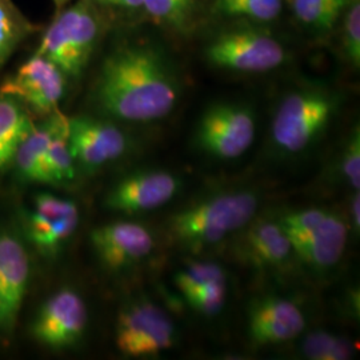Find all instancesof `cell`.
Wrapping results in <instances>:
<instances>
[{
    "label": "cell",
    "instance_id": "cell-7",
    "mask_svg": "<svg viewBox=\"0 0 360 360\" xmlns=\"http://www.w3.org/2000/svg\"><path fill=\"white\" fill-rule=\"evenodd\" d=\"M175 340V324L163 309L150 300L129 303L117 316L116 347L126 356H155L172 347Z\"/></svg>",
    "mask_w": 360,
    "mask_h": 360
},
{
    "label": "cell",
    "instance_id": "cell-14",
    "mask_svg": "<svg viewBox=\"0 0 360 360\" xmlns=\"http://www.w3.org/2000/svg\"><path fill=\"white\" fill-rule=\"evenodd\" d=\"M306 328L302 309L281 296L254 300L248 309V334L257 345H279L297 338Z\"/></svg>",
    "mask_w": 360,
    "mask_h": 360
},
{
    "label": "cell",
    "instance_id": "cell-26",
    "mask_svg": "<svg viewBox=\"0 0 360 360\" xmlns=\"http://www.w3.org/2000/svg\"><path fill=\"white\" fill-rule=\"evenodd\" d=\"M303 352L309 359L343 360L349 358L352 349L347 340L319 331L304 340Z\"/></svg>",
    "mask_w": 360,
    "mask_h": 360
},
{
    "label": "cell",
    "instance_id": "cell-20",
    "mask_svg": "<svg viewBox=\"0 0 360 360\" xmlns=\"http://www.w3.org/2000/svg\"><path fill=\"white\" fill-rule=\"evenodd\" d=\"M142 8L159 26L186 34L195 20L198 0H144Z\"/></svg>",
    "mask_w": 360,
    "mask_h": 360
},
{
    "label": "cell",
    "instance_id": "cell-19",
    "mask_svg": "<svg viewBox=\"0 0 360 360\" xmlns=\"http://www.w3.org/2000/svg\"><path fill=\"white\" fill-rule=\"evenodd\" d=\"M77 226L79 215L51 219L31 212L27 218V233L32 243L43 251H53L65 245L77 231Z\"/></svg>",
    "mask_w": 360,
    "mask_h": 360
},
{
    "label": "cell",
    "instance_id": "cell-27",
    "mask_svg": "<svg viewBox=\"0 0 360 360\" xmlns=\"http://www.w3.org/2000/svg\"><path fill=\"white\" fill-rule=\"evenodd\" d=\"M186 299L195 311L205 315H215L223 309L226 303L227 279H220L205 284Z\"/></svg>",
    "mask_w": 360,
    "mask_h": 360
},
{
    "label": "cell",
    "instance_id": "cell-18",
    "mask_svg": "<svg viewBox=\"0 0 360 360\" xmlns=\"http://www.w3.org/2000/svg\"><path fill=\"white\" fill-rule=\"evenodd\" d=\"M26 110L11 96H0V171L13 160L23 138L32 129Z\"/></svg>",
    "mask_w": 360,
    "mask_h": 360
},
{
    "label": "cell",
    "instance_id": "cell-13",
    "mask_svg": "<svg viewBox=\"0 0 360 360\" xmlns=\"http://www.w3.org/2000/svg\"><path fill=\"white\" fill-rule=\"evenodd\" d=\"M30 279L26 247L10 232L0 231V333L13 331Z\"/></svg>",
    "mask_w": 360,
    "mask_h": 360
},
{
    "label": "cell",
    "instance_id": "cell-11",
    "mask_svg": "<svg viewBox=\"0 0 360 360\" xmlns=\"http://www.w3.org/2000/svg\"><path fill=\"white\" fill-rule=\"evenodd\" d=\"M90 240L96 257L110 270L131 267L148 257L155 248L151 232L143 224L126 220L94 229Z\"/></svg>",
    "mask_w": 360,
    "mask_h": 360
},
{
    "label": "cell",
    "instance_id": "cell-9",
    "mask_svg": "<svg viewBox=\"0 0 360 360\" xmlns=\"http://www.w3.org/2000/svg\"><path fill=\"white\" fill-rule=\"evenodd\" d=\"M65 89V74L49 59L35 53L3 82L0 95L23 101L35 111L47 114L56 110Z\"/></svg>",
    "mask_w": 360,
    "mask_h": 360
},
{
    "label": "cell",
    "instance_id": "cell-22",
    "mask_svg": "<svg viewBox=\"0 0 360 360\" xmlns=\"http://www.w3.org/2000/svg\"><path fill=\"white\" fill-rule=\"evenodd\" d=\"M349 0H292L297 20L318 31H328L336 25Z\"/></svg>",
    "mask_w": 360,
    "mask_h": 360
},
{
    "label": "cell",
    "instance_id": "cell-1",
    "mask_svg": "<svg viewBox=\"0 0 360 360\" xmlns=\"http://www.w3.org/2000/svg\"><path fill=\"white\" fill-rule=\"evenodd\" d=\"M179 82L163 56L144 44L116 49L95 84V101L107 115L150 123L169 115L179 101Z\"/></svg>",
    "mask_w": 360,
    "mask_h": 360
},
{
    "label": "cell",
    "instance_id": "cell-32",
    "mask_svg": "<svg viewBox=\"0 0 360 360\" xmlns=\"http://www.w3.org/2000/svg\"><path fill=\"white\" fill-rule=\"evenodd\" d=\"M349 218H351V229L354 232L359 233L360 230V196L359 191L352 193L349 202Z\"/></svg>",
    "mask_w": 360,
    "mask_h": 360
},
{
    "label": "cell",
    "instance_id": "cell-28",
    "mask_svg": "<svg viewBox=\"0 0 360 360\" xmlns=\"http://www.w3.org/2000/svg\"><path fill=\"white\" fill-rule=\"evenodd\" d=\"M345 19V51L347 59L355 68L360 65V3L349 0Z\"/></svg>",
    "mask_w": 360,
    "mask_h": 360
},
{
    "label": "cell",
    "instance_id": "cell-24",
    "mask_svg": "<svg viewBox=\"0 0 360 360\" xmlns=\"http://www.w3.org/2000/svg\"><path fill=\"white\" fill-rule=\"evenodd\" d=\"M214 11L224 16L271 22L283 11V0H215Z\"/></svg>",
    "mask_w": 360,
    "mask_h": 360
},
{
    "label": "cell",
    "instance_id": "cell-2",
    "mask_svg": "<svg viewBox=\"0 0 360 360\" xmlns=\"http://www.w3.org/2000/svg\"><path fill=\"white\" fill-rule=\"evenodd\" d=\"M257 207V193L248 190L215 193L175 212L168 220V235L181 248L196 252L251 223Z\"/></svg>",
    "mask_w": 360,
    "mask_h": 360
},
{
    "label": "cell",
    "instance_id": "cell-3",
    "mask_svg": "<svg viewBox=\"0 0 360 360\" xmlns=\"http://www.w3.org/2000/svg\"><path fill=\"white\" fill-rule=\"evenodd\" d=\"M92 0H80L59 13L47 28L37 55L49 59L65 77H77L90 60L101 34Z\"/></svg>",
    "mask_w": 360,
    "mask_h": 360
},
{
    "label": "cell",
    "instance_id": "cell-15",
    "mask_svg": "<svg viewBox=\"0 0 360 360\" xmlns=\"http://www.w3.org/2000/svg\"><path fill=\"white\" fill-rule=\"evenodd\" d=\"M292 252L318 270L336 266L343 257L348 240V226L342 217L328 211L309 231L287 235Z\"/></svg>",
    "mask_w": 360,
    "mask_h": 360
},
{
    "label": "cell",
    "instance_id": "cell-25",
    "mask_svg": "<svg viewBox=\"0 0 360 360\" xmlns=\"http://www.w3.org/2000/svg\"><path fill=\"white\" fill-rule=\"evenodd\" d=\"M220 279H227V276L219 264L211 262H195L175 275V284L184 297H187L205 284Z\"/></svg>",
    "mask_w": 360,
    "mask_h": 360
},
{
    "label": "cell",
    "instance_id": "cell-4",
    "mask_svg": "<svg viewBox=\"0 0 360 360\" xmlns=\"http://www.w3.org/2000/svg\"><path fill=\"white\" fill-rule=\"evenodd\" d=\"M336 108V98L328 91L303 89L290 92L274 115L272 141L287 154L306 151L327 129Z\"/></svg>",
    "mask_w": 360,
    "mask_h": 360
},
{
    "label": "cell",
    "instance_id": "cell-30",
    "mask_svg": "<svg viewBox=\"0 0 360 360\" xmlns=\"http://www.w3.org/2000/svg\"><path fill=\"white\" fill-rule=\"evenodd\" d=\"M327 212L328 211L323 208L290 211L278 219V221L287 235L300 233V232L309 231L312 227H315L326 217Z\"/></svg>",
    "mask_w": 360,
    "mask_h": 360
},
{
    "label": "cell",
    "instance_id": "cell-31",
    "mask_svg": "<svg viewBox=\"0 0 360 360\" xmlns=\"http://www.w3.org/2000/svg\"><path fill=\"white\" fill-rule=\"evenodd\" d=\"M40 217L51 219H62L72 215H79L77 206L68 200L58 198L51 193H39L34 200V211Z\"/></svg>",
    "mask_w": 360,
    "mask_h": 360
},
{
    "label": "cell",
    "instance_id": "cell-12",
    "mask_svg": "<svg viewBox=\"0 0 360 360\" xmlns=\"http://www.w3.org/2000/svg\"><path fill=\"white\" fill-rule=\"evenodd\" d=\"M67 136L74 159L87 168L102 167L127 150V138L122 129L89 116L67 119Z\"/></svg>",
    "mask_w": 360,
    "mask_h": 360
},
{
    "label": "cell",
    "instance_id": "cell-21",
    "mask_svg": "<svg viewBox=\"0 0 360 360\" xmlns=\"http://www.w3.org/2000/svg\"><path fill=\"white\" fill-rule=\"evenodd\" d=\"M75 159L67 136V119L59 116L47 150V168L51 183H63L75 178Z\"/></svg>",
    "mask_w": 360,
    "mask_h": 360
},
{
    "label": "cell",
    "instance_id": "cell-33",
    "mask_svg": "<svg viewBox=\"0 0 360 360\" xmlns=\"http://www.w3.org/2000/svg\"><path fill=\"white\" fill-rule=\"evenodd\" d=\"M68 1H70V0H53V3L56 4V7H58V8L65 7V4H67Z\"/></svg>",
    "mask_w": 360,
    "mask_h": 360
},
{
    "label": "cell",
    "instance_id": "cell-10",
    "mask_svg": "<svg viewBox=\"0 0 360 360\" xmlns=\"http://www.w3.org/2000/svg\"><path fill=\"white\" fill-rule=\"evenodd\" d=\"M180 180L165 169H147L119 180L105 196V207L117 212L138 214L167 205L179 191Z\"/></svg>",
    "mask_w": 360,
    "mask_h": 360
},
{
    "label": "cell",
    "instance_id": "cell-5",
    "mask_svg": "<svg viewBox=\"0 0 360 360\" xmlns=\"http://www.w3.org/2000/svg\"><path fill=\"white\" fill-rule=\"evenodd\" d=\"M210 65L235 72L259 74L283 65V44L260 30L235 28L212 39L206 47Z\"/></svg>",
    "mask_w": 360,
    "mask_h": 360
},
{
    "label": "cell",
    "instance_id": "cell-23",
    "mask_svg": "<svg viewBox=\"0 0 360 360\" xmlns=\"http://www.w3.org/2000/svg\"><path fill=\"white\" fill-rule=\"evenodd\" d=\"M31 30L32 27L11 0H0V67L6 63Z\"/></svg>",
    "mask_w": 360,
    "mask_h": 360
},
{
    "label": "cell",
    "instance_id": "cell-17",
    "mask_svg": "<svg viewBox=\"0 0 360 360\" xmlns=\"http://www.w3.org/2000/svg\"><path fill=\"white\" fill-rule=\"evenodd\" d=\"M59 116H51L40 126L34 124L19 144L13 162L23 179L51 183L47 168V150Z\"/></svg>",
    "mask_w": 360,
    "mask_h": 360
},
{
    "label": "cell",
    "instance_id": "cell-8",
    "mask_svg": "<svg viewBox=\"0 0 360 360\" xmlns=\"http://www.w3.org/2000/svg\"><path fill=\"white\" fill-rule=\"evenodd\" d=\"M89 322L84 300L77 291L62 288L50 296L32 323V335L52 349L71 347L80 340Z\"/></svg>",
    "mask_w": 360,
    "mask_h": 360
},
{
    "label": "cell",
    "instance_id": "cell-6",
    "mask_svg": "<svg viewBox=\"0 0 360 360\" xmlns=\"http://www.w3.org/2000/svg\"><path fill=\"white\" fill-rule=\"evenodd\" d=\"M252 111L240 104L218 103L208 107L195 129V144L205 154L230 160L245 154L255 139Z\"/></svg>",
    "mask_w": 360,
    "mask_h": 360
},
{
    "label": "cell",
    "instance_id": "cell-29",
    "mask_svg": "<svg viewBox=\"0 0 360 360\" xmlns=\"http://www.w3.org/2000/svg\"><path fill=\"white\" fill-rule=\"evenodd\" d=\"M340 171L348 186L354 191L360 188V132L359 127L354 129L349 135L347 146L340 160Z\"/></svg>",
    "mask_w": 360,
    "mask_h": 360
},
{
    "label": "cell",
    "instance_id": "cell-16",
    "mask_svg": "<svg viewBox=\"0 0 360 360\" xmlns=\"http://www.w3.org/2000/svg\"><path fill=\"white\" fill-rule=\"evenodd\" d=\"M245 252L257 267H279L291 257L292 247L278 220H257L245 235Z\"/></svg>",
    "mask_w": 360,
    "mask_h": 360
}]
</instances>
